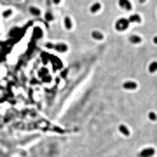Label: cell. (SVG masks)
<instances>
[{
    "instance_id": "6da1fadb",
    "label": "cell",
    "mask_w": 157,
    "mask_h": 157,
    "mask_svg": "<svg viewBox=\"0 0 157 157\" xmlns=\"http://www.w3.org/2000/svg\"><path fill=\"white\" fill-rule=\"evenodd\" d=\"M129 19H124V17H121V19H117V23H115V28L119 30V32H124V30L129 26Z\"/></svg>"
},
{
    "instance_id": "7a4b0ae2",
    "label": "cell",
    "mask_w": 157,
    "mask_h": 157,
    "mask_svg": "<svg viewBox=\"0 0 157 157\" xmlns=\"http://www.w3.org/2000/svg\"><path fill=\"white\" fill-rule=\"evenodd\" d=\"M117 2H119V7L122 11H131L133 9V2L131 0H117Z\"/></svg>"
},
{
    "instance_id": "3957f363",
    "label": "cell",
    "mask_w": 157,
    "mask_h": 157,
    "mask_svg": "<svg viewBox=\"0 0 157 157\" xmlns=\"http://www.w3.org/2000/svg\"><path fill=\"white\" fill-rule=\"evenodd\" d=\"M154 154H155L154 148H145V150H141L140 154H138V157H152Z\"/></svg>"
},
{
    "instance_id": "277c9868",
    "label": "cell",
    "mask_w": 157,
    "mask_h": 157,
    "mask_svg": "<svg viewBox=\"0 0 157 157\" xmlns=\"http://www.w3.org/2000/svg\"><path fill=\"white\" fill-rule=\"evenodd\" d=\"M101 2H94V4H93V6L89 7V12H93V14H96V12H100L101 11Z\"/></svg>"
},
{
    "instance_id": "5b68a950",
    "label": "cell",
    "mask_w": 157,
    "mask_h": 157,
    "mask_svg": "<svg viewBox=\"0 0 157 157\" xmlns=\"http://www.w3.org/2000/svg\"><path fill=\"white\" fill-rule=\"evenodd\" d=\"M138 87V84L136 82H133V80H128V82H124V89H129V91H133Z\"/></svg>"
},
{
    "instance_id": "8992f818",
    "label": "cell",
    "mask_w": 157,
    "mask_h": 157,
    "mask_svg": "<svg viewBox=\"0 0 157 157\" xmlns=\"http://www.w3.org/2000/svg\"><path fill=\"white\" fill-rule=\"evenodd\" d=\"M91 35H93V39H96V40H103V39H105V35L101 33V32H98V30H94Z\"/></svg>"
},
{
    "instance_id": "52a82bcc",
    "label": "cell",
    "mask_w": 157,
    "mask_h": 157,
    "mask_svg": "<svg viewBox=\"0 0 157 157\" xmlns=\"http://www.w3.org/2000/svg\"><path fill=\"white\" fill-rule=\"evenodd\" d=\"M119 131H121V133H122L124 136H129V135H131V131H129V129L126 128L124 124H121V126H119Z\"/></svg>"
},
{
    "instance_id": "ba28073f",
    "label": "cell",
    "mask_w": 157,
    "mask_h": 157,
    "mask_svg": "<svg viewBox=\"0 0 157 157\" xmlns=\"http://www.w3.org/2000/svg\"><path fill=\"white\" fill-rule=\"evenodd\" d=\"M65 28L67 30H72L73 28V23H72V17H65Z\"/></svg>"
},
{
    "instance_id": "9c48e42d",
    "label": "cell",
    "mask_w": 157,
    "mask_h": 157,
    "mask_svg": "<svg viewBox=\"0 0 157 157\" xmlns=\"http://www.w3.org/2000/svg\"><path fill=\"white\" fill-rule=\"evenodd\" d=\"M129 42H133V44H140L141 37H138V35H129Z\"/></svg>"
},
{
    "instance_id": "30bf717a",
    "label": "cell",
    "mask_w": 157,
    "mask_h": 157,
    "mask_svg": "<svg viewBox=\"0 0 157 157\" xmlns=\"http://www.w3.org/2000/svg\"><path fill=\"white\" fill-rule=\"evenodd\" d=\"M148 72H150V73H155L157 72V61H152L150 65H148Z\"/></svg>"
},
{
    "instance_id": "8fae6325",
    "label": "cell",
    "mask_w": 157,
    "mask_h": 157,
    "mask_svg": "<svg viewBox=\"0 0 157 157\" xmlns=\"http://www.w3.org/2000/svg\"><path fill=\"white\" fill-rule=\"evenodd\" d=\"M129 21H131V23H141V16H138V14H133V16L129 17Z\"/></svg>"
},
{
    "instance_id": "7c38bea8",
    "label": "cell",
    "mask_w": 157,
    "mask_h": 157,
    "mask_svg": "<svg viewBox=\"0 0 157 157\" xmlns=\"http://www.w3.org/2000/svg\"><path fill=\"white\" fill-rule=\"evenodd\" d=\"M148 117H150V121H157V115H155L154 112H150V113H148Z\"/></svg>"
},
{
    "instance_id": "4fadbf2b",
    "label": "cell",
    "mask_w": 157,
    "mask_h": 157,
    "mask_svg": "<svg viewBox=\"0 0 157 157\" xmlns=\"http://www.w3.org/2000/svg\"><path fill=\"white\" fill-rule=\"evenodd\" d=\"M52 2H54V4H56V6H59V2H61V0H52Z\"/></svg>"
},
{
    "instance_id": "5bb4252c",
    "label": "cell",
    "mask_w": 157,
    "mask_h": 157,
    "mask_svg": "<svg viewBox=\"0 0 157 157\" xmlns=\"http://www.w3.org/2000/svg\"><path fill=\"white\" fill-rule=\"evenodd\" d=\"M154 44H157V37H154Z\"/></svg>"
},
{
    "instance_id": "9a60e30c",
    "label": "cell",
    "mask_w": 157,
    "mask_h": 157,
    "mask_svg": "<svg viewBox=\"0 0 157 157\" xmlns=\"http://www.w3.org/2000/svg\"><path fill=\"white\" fill-rule=\"evenodd\" d=\"M145 2H147V0H140V4H145Z\"/></svg>"
}]
</instances>
